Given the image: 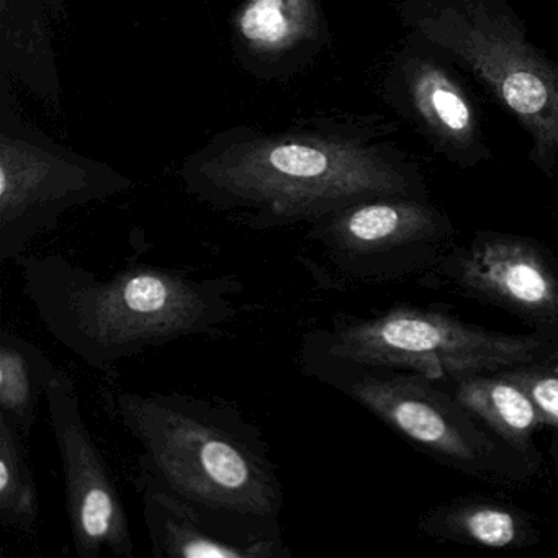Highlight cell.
<instances>
[{
    "mask_svg": "<svg viewBox=\"0 0 558 558\" xmlns=\"http://www.w3.org/2000/svg\"><path fill=\"white\" fill-rule=\"evenodd\" d=\"M22 289L47 331L87 367H117L185 338H215L238 315L233 276L130 264L109 279L61 254L22 256Z\"/></svg>",
    "mask_w": 558,
    "mask_h": 558,
    "instance_id": "6da1fadb",
    "label": "cell"
},
{
    "mask_svg": "<svg viewBox=\"0 0 558 558\" xmlns=\"http://www.w3.org/2000/svg\"><path fill=\"white\" fill-rule=\"evenodd\" d=\"M110 413L135 437L140 469L182 498L267 538H282L283 485L263 430L223 401L117 391Z\"/></svg>",
    "mask_w": 558,
    "mask_h": 558,
    "instance_id": "7a4b0ae2",
    "label": "cell"
},
{
    "mask_svg": "<svg viewBox=\"0 0 558 558\" xmlns=\"http://www.w3.org/2000/svg\"><path fill=\"white\" fill-rule=\"evenodd\" d=\"M201 175L215 204L253 210L259 228L315 221L368 198L426 195L420 166L371 135L247 143L205 162Z\"/></svg>",
    "mask_w": 558,
    "mask_h": 558,
    "instance_id": "3957f363",
    "label": "cell"
},
{
    "mask_svg": "<svg viewBox=\"0 0 558 558\" xmlns=\"http://www.w3.org/2000/svg\"><path fill=\"white\" fill-rule=\"evenodd\" d=\"M407 40L456 64L521 126L541 174L558 171V61L529 38L511 0H401Z\"/></svg>",
    "mask_w": 558,
    "mask_h": 558,
    "instance_id": "277c9868",
    "label": "cell"
},
{
    "mask_svg": "<svg viewBox=\"0 0 558 558\" xmlns=\"http://www.w3.org/2000/svg\"><path fill=\"white\" fill-rule=\"evenodd\" d=\"M302 348L371 368H410L430 380L558 362V339L485 331L442 313L391 310L371 319L338 316L303 336Z\"/></svg>",
    "mask_w": 558,
    "mask_h": 558,
    "instance_id": "5b68a950",
    "label": "cell"
},
{
    "mask_svg": "<svg viewBox=\"0 0 558 558\" xmlns=\"http://www.w3.org/2000/svg\"><path fill=\"white\" fill-rule=\"evenodd\" d=\"M306 377L338 388L433 456L486 482L518 483L531 460L489 433L453 395L423 375L381 377L374 368L300 348Z\"/></svg>",
    "mask_w": 558,
    "mask_h": 558,
    "instance_id": "8992f818",
    "label": "cell"
},
{
    "mask_svg": "<svg viewBox=\"0 0 558 558\" xmlns=\"http://www.w3.org/2000/svg\"><path fill=\"white\" fill-rule=\"evenodd\" d=\"M45 400L63 465L68 519L76 554L97 558L102 550H109L119 558L135 557L122 495L84 421L80 393L68 372L57 367L48 380Z\"/></svg>",
    "mask_w": 558,
    "mask_h": 558,
    "instance_id": "52a82bcc",
    "label": "cell"
},
{
    "mask_svg": "<svg viewBox=\"0 0 558 558\" xmlns=\"http://www.w3.org/2000/svg\"><path fill=\"white\" fill-rule=\"evenodd\" d=\"M387 96L433 151L457 168H476L493 158L480 104L462 71L440 54L404 41L388 76Z\"/></svg>",
    "mask_w": 558,
    "mask_h": 558,
    "instance_id": "ba28073f",
    "label": "cell"
},
{
    "mask_svg": "<svg viewBox=\"0 0 558 558\" xmlns=\"http://www.w3.org/2000/svg\"><path fill=\"white\" fill-rule=\"evenodd\" d=\"M447 272L470 295L558 339V266L541 244L511 234H478Z\"/></svg>",
    "mask_w": 558,
    "mask_h": 558,
    "instance_id": "9c48e42d",
    "label": "cell"
},
{
    "mask_svg": "<svg viewBox=\"0 0 558 558\" xmlns=\"http://www.w3.org/2000/svg\"><path fill=\"white\" fill-rule=\"evenodd\" d=\"M447 218L424 197L390 195L349 205L312 221L310 238L326 259L351 276H368L381 257L449 233Z\"/></svg>",
    "mask_w": 558,
    "mask_h": 558,
    "instance_id": "30bf717a",
    "label": "cell"
},
{
    "mask_svg": "<svg viewBox=\"0 0 558 558\" xmlns=\"http://www.w3.org/2000/svg\"><path fill=\"white\" fill-rule=\"evenodd\" d=\"M89 175L44 153L4 140L0 145V260L17 263L41 233L54 230L70 205L87 201Z\"/></svg>",
    "mask_w": 558,
    "mask_h": 558,
    "instance_id": "8fae6325",
    "label": "cell"
},
{
    "mask_svg": "<svg viewBox=\"0 0 558 558\" xmlns=\"http://www.w3.org/2000/svg\"><path fill=\"white\" fill-rule=\"evenodd\" d=\"M136 492L155 558H290L283 538H267L166 488L140 469Z\"/></svg>",
    "mask_w": 558,
    "mask_h": 558,
    "instance_id": "7c38bea8",
    "label": "cell"
},
{
    "mask_svg": "<svg viewBox=\"0 0 558 558\" xmlns=\"http://www.w3.org/2000/svg\"><path fill=\"white\" fill-rule=\"evenodd\" d=\"M453 397L501 442L525 459H537L534 434L544 426L531 398L514 381L498 375L478 374L453 378Z\"/></svg>",
    "mask_w": 558,
    "mask_h": 558,
    "instance_id": "4fadbf2b",
    "label": "cell"
},
{
    "mask_svg": "<svg viewBox=\"0 0 558 558\" xmlns=\"http://www.w3.org/2000/svg\"><path fill=\"white\" fill-rule=\"evenodd\" d=\"M429 534L488 548L524 547L537 541L527 515L506 505L459 501L437 508L423 519Z\"/></svg>",
    "mask_w": 558,
    "mask_h": 558,
    "instance_id": "5bb4252c",
    "label": "cell"
},
{
    "mask_svg": "<svg viewBox=\"0 0 558 558\" xmlns=\"http://www.w3.org/2000/svg\"><path fill=\"white\" fill-rule=\"evenodd\" d=\"M54 371L57 365L37 344L9 329L0 331V413L27 439Z\"/></svg>",
    "mask_w": 558,
    "mask_h": 558,
    "instance_id": "9a60e30c",
    "label": "cell"
},
{
    "mask_svg": "<svg viewBox=\"0 0 558 558\" xmlns=\"http://www.w3.org/2000/svg\"><path fill=\"white\" fill-rule=\"evenodd\" d=\"M238 25L253 50L280 53L316 37L318 12L315 0H247Z\"/></svg>",
    "mask_w": 558,
    "mask_h": 558,
    "instance_id": "2e32d148",
    "label": "cell"
},
{
    "mask_svg": "<svg viewBox=\"0 0 558 558\" xmlns=\"http://www.w3.org/2000/svg\"><path fill=\"white\" fill-rule=\"evenodd\" d=\"M27 440L14 421L0 413V522L21 532L34 531L40 515Z\"/></svg>",
    "mask_w": 558,
    "mask_h": 558,
    "instance_id": "e0dca14e",
    "label": "cell"
},
{
    "mask_svg": "<svg viewBox=\"0 0 558 558\" xmlns=\"http://www.w3.org/2000/svg\"><path fill=\"white\" fill-rule=\"evenodd\" d=\"M548 364L522 365L501 372L506 378L518 384L527 393L542 424L558 429V372L545 367Z\"/></svg>",
    "mask_w": 558,
    "mask_h": 558,
    "instance_id": "ac0fdd59",
    "label": "cell"
},
{
    "mask_svg": "<svg viewBox=\"0 0 558 558\" xmlns=\"http://www.w3.org/2000/svg\"><path fill=\"white\" fill-rule=\"evenodd\" d=\"M555 2H557V4H558V0H555Z\"/></svg>",
    "mask_w": 558,
    "mask_h": 558,
    "instance_id": "d6986e66",
    "label": "cell"
}]
</instances>
